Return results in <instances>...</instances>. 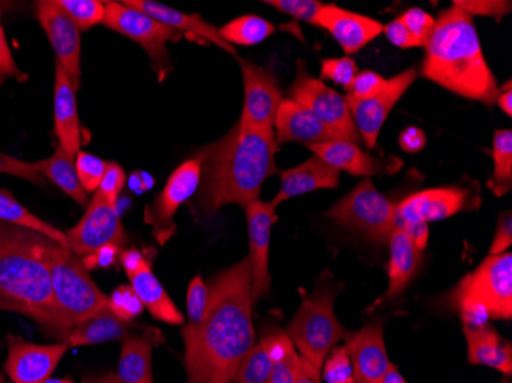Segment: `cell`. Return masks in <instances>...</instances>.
Returning <instances> with one entry per match:
<instances>
[{
	"mask_svg": "<svg viewBox=\"0 0 512 383\" xmlns=\"http://www.w3.org/2000/svg\"><path fill=\"white\" fill-rule=\"evenodd\" d=\"M209 292L203 321L183 328L188 383H232L255 345L249 258L218 273L209 284Z\"/></svg>",
	"mask_w": 512,
	"mask_h": 383,
	"instance_id": "1",
	"label": "cell"
},
{
	"mask_svg": "<svg viewBox=\"0 0 512 383\" xmlns=\"http://www.w3.org/2000/svg\"><path fill=\"white\" fill-rule=\"evenodd\" d=\"M275 132L258 131L238 120L220 141L200 152L198 207L206 215L229 204L246 209L260 200L261 189L276 174Z\"/></svg>",
	"mask_w": 512,
	"mask_h": 383,
	"instance_id": "2",
	"label": "cell"
},
{
	"mask_svg": "<svg viewBox=\"0 0 512 383\" xmlns=\"http://www.w3.org/2000/svg\"><path fill=\"white\" fill-rule=\"evenodd\" d=\"M424 46L421 73L425 79L463 99L496 105L499 85L483 56L470 14L456 5L442 11Z\"/></svg>",
	"mask_w": 512,
	"mask_h": 383,
	"instance_id": "3",
	"label": "cell"
},
{
	"mask_svg": "<svg viewBox=\"0 0 512 383\" xmlns=\"http://www.w3.org/2000/svg\"><path fill=\"white\" fill-rule=\"evenodd\" d=\"M45 241L34 230L0 223V299L7 311L33 319L40 330L59 339Z\"/></svg>",
	"mask_w": 512,
	"mask_h": 383,
	"instance_id": "4",
	"label": "cell"
},
{
	"mask_svg": "<svg viewBox=\"0 0 512 383\" xmlns=\"http://www.w3.org/2000/svg\"><path fill=\"white\" fill-rule=\"evenodd\" d=\"M43 256L50 269L56 311L57 341L65 342L69 333L97 311L108 307V296L92 281L82 258L66 246L46 238Z\"/></svg>",
	"mask_w": 512,
	"mask_h": 383,
	"instance_id": "5",
	"label": "cell"
},
{
	"mask_svg": "<svg viewBox=\"0 0 512 383\" xmlns=\"http://www.w3.org/2000/svg\"><path fill=\"white\" fill-rule=\"evenodd\" d=\"M341 285L321 282L315 292L304 296L295 318L287 325L286 334L299 356L321 370L325 357L336 344L347 339V330L335 315V299Z\"/></svg>",
	"mask_w": 512,
	"mask_h": 383,
	"instance_id": "6",
	"label": "cell"
},
{
	"mask_svg": "<svg viewBox=\"0 0 512 383\" xmlns=\"http://www.w3.org/2000/svg\"><path fill=\"white\" fill-rule=\"evenodd\" d=\"M327 217L376 243L388 244L396 229V206L376 189L370 178L362 180L336 203Z\"/></svg>",
	"mask_w": 512,
	"mask_h": 383,
	"instance_id": "7",
	"label": "cell"
},
{
	"mask_svg": "<svg viewBox=\"0 0 512 383\" xmlns=\"http://www.w3.org/2000/svg\"><path fill=\"white\" fill-rule=\"evenodd\" d=\"M105 7L103 25L143 46V50L151 57L158 76L165 77L171 69V57L166 45L169 40H180L183 34L157 22L143 11L126 5L125 2L112 0L105 2Z\"/></svg>",
	"mask_w": 512,
	"mask_h": 383,
	"instance_id": "8",
	"label": "cell"
},
{
	"mask_svg": "<svg viewBox=\"0 0 512 383\" xmlns=\"http://www.w3.org/2000/svg\"><path fill=\"white\" fill-rule=\"evenodd\" d=\"M289 99L310 109L338 140L352 141L355 145L361 143V135L353 122L344 95L307 73L301 60L296 68L295 80L289 88Z\"/></svg>",
	"mask_w": 512,
	"mask_h": 383,
	"instance_id": "9",
	"label": "cell"
},
{
	"mask_svg": "<svg viewBox=\"0 0 512 383\" xmlns=\"http://www.w3.org/2000/svg\"><path fill=\"white\" fill-rule=\"evenodd\" d=\"M453 298H467L490 313L491 319L512 316V255H490L457 285Z\"/></svg>",
	"mask_w": 512,
	"mask_h": 383,
	"instance_id": "10",
	"label": "cell"
},
{
	"mask_svg": "<svg viewBox=\"0 0 512 383\" xmlns=\"http://www.w3.org/2000/svg\"><path fill=\"white\" fill-rule=\"evenodd\" d=\"M201 164L203 161L200 154L180 164L172 172L165 189L146 206L145 223L151 226L152 235L160 246H165L175 235L177 226L174 218L181 204L197 194L201 181Z\"/></svg>",
	"mask_w": 512,
	"mask_h": 383,
	"instance_id": "11",
	"label": "cell"
},
{
	"mask_svg": "<svg viewBox=\"0 0 512 383\" xmlns=\"http://www.w3.org/2000/svg\"><path fill=\"white\" fill-rule=\"evenodd\" d=\"M66 247L77 256L97 252L109 244L123 247L126 232L123 229L117 204L96 192L86 206V213L73 229L66 230Z\"/></svg>",
	"mask_w": 512,
	"mask_h": 383,
	"instance_id": "12",
	"label": "cell"
},
{
	"mask_svg": "<svg viewBox=\"0 0 512 383\" xmlns=\"http://www.w3.org/2000/svg\"><path fill=\"white\" fill-rule=\"evenodd\" d=\"M36 16L50 40L60 63L74 89L79 91L82 80V39L74 20L57 4V0H39L36 4Z\"/></svg>",
	"mask_w": 512,
	"mask_h": 383,
	"instance_id": "13",
	"label": "cell"
},
{
	"mask_svg": "<svg viewBox=\"0 0 512 383\" xmlns=\"http://www.w3.org/2000/svg\"><path fill=\"white\" fill-rule=\"evenodd\" d=\"M244 79V106L240 122L258 131H273L276 112L283 102L275 76L263 66L241 60Z\"/></svg>",
	"mask_w": 512,
	"mask_h": 383,
	"instance_id": "14",
	"label": "cell"
},
{
	"mask_svg": "<svg viewBox=\"0 0 512 383\" xmlns=\"http://www.w3.org/2000/svg\"><path fill=\"white\" fill-rule=\"evenodd\" d=\"M416 79L417 69L408 68L404 73L388 79L385 88L370 99L358 100L345 95L353 122L368 149L375 148L379 132L391 109L402 99V95L410 89Z\"/></svg>",
	"mask_w": 512,
	"mask_h": 383,
	"instance_id": "15",
	"label": "cell"
},
{
	"mask_svg": "<svg viewBox=\"0 0 512 383\" xmlns=\"http://www.w3.org/2000/svg\"><path fill=\"white\" fill-rule=\"evenodd\" d=\"M7 344L4 370L11 383H45L50 380L69 348L65 342L31 344L13 334L8 336Z\"/></svg>",
	"mask_w": 512,
	"mask_h": 383,
	"instance_id": "16",
	"label": "cell"
},
{
	"mask_svg": "<svg viewBox=\"0 0 512 383\" xmlns=\"http://www.w3.org/2000/svg\"><path fill=\"white\" fill-rule=\"evenodd\" d=\"M471 203L480 204V198H473L465 187H437L421 190L402 200L396 206V224L422 221L447 220L462 210L470 209Z\"/></svg>",
	"mask_w": 512,
	"mask_h": 383,
	"instance_id": "17",
	"label": "cell"
},
{
	"mask_svg": "<svg viewBox=\"0 0 512 383\" xmlns=\"http://www.w3.org/2000/svg\"><path fill=\"white\" fill-rule=\"evenodd\" d=\"M247 229H249L250 255L247 256L252 269V299L261 301L270 292L269 255L270 236L276 221V207L272 203L258 200L246 207Z\"/></svg>",
	"mask_w": 512,
	"mask_h": 383,
	"instance_id": "18",
	"label": "cell"
},
{
	"mask_svg": "<svg viewBox=\"0 0 512 383\" xmlns=\"http://www.w3.org/2000/svg\"><path fill=\"white\" fill-rule=\"evenodd\" d=\"M348 356L352 359L356 383H382L391 367L384 342V327L379 322L368 324L347 336Z\"/></svg>",
	"mask_w": 512,
	"mask_h": 383,
	"instance_id": "19",
	"label": "cell"
},
{
	"mask_svg": "<svg viewBox=\"0 0 512 383\" xmlns=\"http://www.w3.org/2000/svg\"><path fill=\"white\" fill-rule=\"evenodd\" d=\"M315 157L335 167L336 171H344L356 177H373L379 174H393L402 167V161L396 157L381 160L362 151L359 145L352 141L332 140L324 143L306 145Z\"/></svg>",
	"mask_w": 512,
	"mask_h": 383,
	"instance_id": "20",
	"label": "cell"
},
{
	"mask_svg": "<svg viewBox=\"0 0 512 383\" xmlns=\"http://www.w3.org/2000/svg\"><path fill=\"white\" fill-rule=\"evenodd\" d=\"M316 27L329 31L347 54L358 53L384 31V25L379 20L336 5L322 7Z\"/></svg>",
	"mask_w": 512,
	"mask_h": 383,
	"instance_id": "21",
	"label": "cell"
},
{
	"mask_svg": "<svg viewBox=\"0 0 512 383\" xmlns=\"http://www.w3.org/2000/svg\"><path fill=\"white\" fill-rule=\"evenodd\" d=\"M273 131H275L278 146L289 141L312 145V143L338 140L310 109L290 99H284L279 105Z\"/></svg>",
	"mask_w": 512,
	"mask_h": 383,
	"instance_id": "22",
	"label": "cell"
},
{
	"mask_svg": "<svg viewBox=\"0 0 512 383\" xmlns=\"http://www.w3.org/2000/svg\"><path fill=\"white\" fill-rule=\"evenodd\" d=\"M125 4L143 11L152 19L178 31L183 36H192L194 39L217 45L221 50L227 51V53L240 60L235 46L230 45L220 36V28H215L211 23L204 22L197 14L181 13V11L174 10V8L160 4V2H154V0H125Z\"/></svg>",
	"mask_w": 512,
	"mask_h": 383,
	"instance_id": "23",
	"label": "cell"
},
{
	"mask_svg": "<svg viewBox=\"0 0 512 383\" xmlns=\"http://www.w3.org/2000/svg\"><path fill=\"white\" fill-rule=\"evenodd\" d=\"M76 89L65 69L56 62V86H54V132L59 146L76 157L82 151V128L77 111Z\"/></svg>",
	"mask_w": 512,
	"mask_h": 383,
	"instance_id": "24",
	"label": "cell"
},
{
	"mask_svg": "<svg viewBox=\"0 0 512 383\" xmlns=\"http://www.w3.org/2000/svg\"><path fill=\"white\" fill-rule=\"evenodd\" d=\"M339 184V171L313 155L309 160L292 167L281 175V187L270 203L278 207L284 201L318 189H335Z\"/></svg>",
	"mask_w": 512,
	"mask_h": 383,
	"instance_id": "25",
	"label": "cell"
},
{
	"mask_svg": "<svg viewBox=\"0 0 512 383\" xmlns=\"http://www.w3.org/2000/svg\"><path fill=\"white\" fill-rule=\"evenodd\" d=\"M163 341V333L157 328L125 339L115 380L119 383H154L152 350Z\"/></svg>",
	"mask_w": 512,
	"mask_h": 383,
	"instance_id": "26",
	"label": "cell"
},
{
	"mask_svg": "<svg viewBox=\"0 0 512 383\" xmlns=\"http://www.w3.org/2000/svg\"><path fill=\"white\" fill-rule=\"evenodd\" d=\"M149 328L135 325V322L123 321L109 310L108 307L97 311L96 315L85 319L69 333L65 344L69 348L85 347V345L105 344V342L125 341L134 334L145 333Z\"/></svg>",
	"mask_w": 512,
	"mask_h": 383,
	"instance_id": "27",
	"label": "cell"
},
{
	"mask_svg": "<svg viewBox=\"0 0 512 383\" xmlns=\"http://www.w3.org/2000/svg\"><path fill=\"white\" fill-rule=\"evenodd\" d=\"M467 336L468 361L473 365H485L500 373H512V347L500 336L493 325L470 330L463 328Z\"/></svg>",
	"mask_w": 512,
	"mask_h": 383,
	"instance_id": "28",
	"label": "cell"
},
{
	"mask_svg": "<svg viewBox=\"0 0 512 383\" xmlns=\"http://www.w3.org/2000/svg\"><path fill=\"white\" fill-rule=\"evenodd\" d=\"M390 262H388V301L405 292L411 279L421 266L422 253L402 230L394 229L390 241Z\"/></svg>",
	"mask_w": 512,
	"mask_h": 383,
	"instance_id": "29",
	"label": "cell"
},
{
	"mask_svg": "<svg viewBox=\"0 0 512 383\" xmlns=\"http://www.w3.org/2000/svg\"><path fill=\"white\" fill-rule=\"evenodd\" d=\"M131 287L142 301L143 307L148 308L152 318L169 325H183L184 316L165 287L158 281L151 267L131 278Z\"/></svg>",
	"mask_w": 512,
	"mask_h": 383,
	"instance_id": "30",
	"label": "cell"
},
{
	"mask_svg": "<svg viewBox=\"0 0 512 383\" xmlns=\"http://www.w3.org/2000/svg\"><path fill=\"white\" fill-rule=\"evenodd\" d=\"M34 166L37 167V171L46 180L56 184L68 197L73 198L77 204L88 206V194L83 190L79 177H77L76 161H74L73 155L68 154L65 149L59 146L50 158L37 161V163H34Z\"/></svg>",
	"mask_w": 512,
	"mask_h": 383,
	"instance_id": "31",
	"label": "cell"
},
{
	"mask_svg": "<svg viewBox=\"0 0 512 383\" xmlns=\"http://www.w3.org/2000/svg\"><path fill=\"white\" fill-rule=\"evenodd\" d=\"M0 223L34 230V232L45 235L46 238L53 239L56 243L66 246L65 232L34 215L5 189H0Z\"/></svg>",
	"mask_w": 512,
	"mask_h": 383,
	"instance_id": "32",
	"label": "cell"
},
{
	"mask_svg": "<svg viewBox=\"0 0 512 383\" xmlns=\"http://www.w3.org/2000/svg\"><path fill=\"white\" fill-rule=\"evenodd\" d=\"M275 31V25L269 20L255 14H246L220 28V36L232 46H253L269 39Z\"/></svg>",
	"mask_w": 512,
	"mask_h": 383,
	"instance_id": "33",
	"label": "cell"
},
{
	"mask_svg": "<svg viewBox=\"0 0 512 383\" xmlns=\"http://www.w3.org/2000/svg\"><path fill=\"white\" fill-rule=\"evenodd\" d=\"M494 172L486 186L497 197H503L512 189V132L502 129L494 135Z\"/></svg>",
	"mask_w": 512,
	"mask_h": 383,
	"instance_id": "34",
	"label": "cell"
},
{
	"mask_svg": "<svg viewBox=\"0 0 512 383\" xmlns=\"http://www.w3.org/2000/svg\"><path fill=\"white\" fill-rule=\"evenodd\" d=\"M273 359L266 339L261 338L258 344L250 348L235 374L232 383H269Z\"/></svg>",
	"mask_w": 512,
	"mask_h": 383,
	"instance_id": "35",
	"label": "cell"
},
{
	"mask_svg": "<svg viewBox=\"0 0 512 383\" xmlns=\"http://www.w3.org/2000/svg\"><path fill=\"white\" fill-rule=\"evenodd\" d=\"M57 4L74 20L80 31L91 30L105 20V2L100 0H57Z\"/></svg>",
	"mask_w": 512,
	"mask_h": 383,
	"instance_id": "36",
	"label": "cell"
},
{
	"mask_svg": "<svg viewBox=\"0 0 512 383\" xmlns=\"http://www.w3.org/2000/svg\"><path fill=\"white\" fill-rule=\"evenodd\" d=\"M108 308L117 318L128 322H134L145 310L131 285H119L111 296H108Z\"/></svg>",
	"mask_w": 512,
	"mask_h": 383,
	"instance_id": "37",
	"label": "cell"
},
{
	"mask_svg": "<svg viewBox=\"0 0 512 383\" xmlns=\"http://www.w3.org/2000/svg\"><path fill=\"white\" fill-rule=\"evenodd\" d=\"M106 161L89 152L80 151L76 155V171L80 184L86 194H96L102 183L103 175L106 171Z\"/></svg>",
	"mask_w": 512,
	"mask_h": 383,
	"instance_id": "38",
	"label": "cell"
},
{
	"mask_svg": "<svg viewBox=\"0 0 512 383\" xmlns=\"http://www.w3.org/2000/svg\"><path fill=\"white\" fill-rule=\"evenodd\" d=\"M358 74V65L352 57L325 59L321 63V79L332 80L347 91Z\"/></svg>",
	"mask_w": 512,
	"mask_h": 383,
	"instance_id": "39",
	"label": "cell"
},
{
	"mask_svg": "<svg viewBox=\"0 0 512 383\" xmlns=\"http://www.w3.org/2000/svg\"><path fill=\"white\" fill-rule=\"evenodd\" d=\"M266 4L312 25L318 23L319 11L324 7L318 0H266Z\"/></svg>",
	"mask_w": 512,
	"mask_h": 383,
	"instance_id": "40",
	"label": "cell"
},
{
	"mask_svg": "<svg viewBox=\"0 0 512 383\" xmlns=\"http://www.w3.org/2000/svg\"><path fill=\"white\" fill-rule=\"evenodd\" d=\"M324 380L327 383H341L353 379L352 359L347 348H333L324 361Z\"/></svg>",
	"mask_w": 512,
	"mask_h": 383,
	"instance_id": "41",
	"label": "cell"
},
{
	"mask_svg": "<svg viewBox=\"0 0 512 383\" xmlns=\"http://www.w3.org/2000/svg\"><path fill=\"white\" fill-rule=\"evenodd\" d=\"M209 285L203 281L201 276H195L189 284L188 290V319L189 324H200L209 307Z\"/></svg>",
	"mask_w": 512,
	"mask_h": 383,
	"instance_id": "42",
	"label": "cell"
},
{
	"mask_svg": "<svg viewBox=\"0 0 512 383\" xmlns=\"http://www.w3.org/2000/svg\"><path fill=\"white\" fill-rule=\"evenodd\" d=\"M399 19L402 20L404 27L407 28L417 46L425 45L431 31H433L434 23H436V19L431 14L425 13L421 8H411L407 13L402 14Z\"/></svg>",
	"mask_w": 512,
	"mask_h": 383,
	"instance_id": "43",
	"label": "cell"
},
{
	"mask_svg": "<svg viewBox=\"0 0 512 383\" xmlns=\"http://www.w3.org/2000/svg\"><path fill=\"white\" fill-rule=\"evenodd\" d=\"M453 5L473 16L494 17L499 22L505 14L511 11L509 0H456Z\"/></svg>",
	"mask_w": 512,
	"mask_h": 383,
	"instance_id": "44",
	"label": "cell"
},
{
	"mask_svg": "<svg viewBox=\"0 0 512 383\" xmlns=\"http://www.w3.org/2000/svg\"><path fill=\"white\" fill-rule=\"evenodd\" d=\"M0 174L11 175V177L22 178L37 186H46V178L37 171L34 163L19 160L11 155L0 152Z\"/></svg>",
	"mask_w": 512,
	"mask_h": 383,
	"instance_id": "45",
	"label": "cell"
},
{
	"mask_svg": "<svg viewBox=\"0 0 512 383\" xmlns=\"http://www.w3.org/2000/svg\"><path fill=\"white\" fill-rule=\"evenodd\" d=\"M387 85V79L375 71H362L356 74L350 88L347 89V97L352 99H370L373 95L379 94Z\"/></svg>",
	"mask_w": 512,
	"mask_h": 383,
	"instance_id": "46",
	"label": "cell"
},
{
	"mask_svg": "<svg viewBox=\"0 0 512 383\" xmlns=\"http://www.w3.org/2000/svg\"><path fill=\"white\" fill-rule=\"evenodd\" d=\"M299 353L292 348L289 353L273 361L270 371L269 383H296L298 382Z\"/></svg>",
	"mask_w": 512,
	"mask_h": 383,
	"instance_id": "47",
	"label": "cell"
},
{
	"mask_svg": "<svg viewBox=\"0 0 512 383\" xmlns=\"http://www.w3.org/2000/svg\"><path fill=\"white\" fill-rule=\"evenodd\" d=\"M125 183L126 174L123 171V167L119 163H108L106 164L105 175H103L102 183H100L97 192H100L106 200L117 204Z\"/></svg>",
	"mask_w": 512,
	"mask_h": 383,
	"instance_id": "48",
	"label": "cell"
},
{
	"mask_svg": "<svg viewBox=\"0 0 512 383\" xmlns=\"http://www.w3.org/2000/svg\"><path fill=\"white\" fill-rule=\"evenodd\" d=\"M7 79L19 80L25 82L28 79L27 74H23L14 60L11 53L10 45H8L7 36H5L4 27L0 22V85Z\"/></svg>",
	"mask_w": 512,
	"mask_h": 383,
	"instance_id": "49",
	"label": "cell"
},
{
	"mask_svg": "<svg viewBox=\"0 0 512 383\" xmlns=\"http://www.w3.org/2000/svg\"><path fill=\"white\" fill-rule=\"evenodd\" d=\"M120 252H122V246L109 244L97 252L80 256V258H82L83 266L89 272V270L108 269V267L114 266L115 262L119 261Z\"/></svg>",
	"mask_w": 512,
	"mask_h": 383,
	"instance_id": "50",
	"label": "cell"
},
{
	"mask_svg": "<svg viewBox=\"0 0 512 383\" xmlns=\"http://www.w3.org/2000/svg\"><path fill=\"white\" fill-rule=\"evenodd\" d=\"M512 244V217L511 213H503L497 224L496 236L490 247V255H502Z\"/></svg>",
	"mask_w": 512,
	"mask_h": 383,
	"instance_id": "51",
	"label": "cell"
},
{
	"mask_svg": "<svg viewBox=\"0 0 512 383\" xmlns=\"http://www.w3.org/2000/svg\"><path fill=\"white\" fill-rule=\"evenodd\" d=\"M396 229L402 230L411 239V243L421 252L427 249L428 238H430V227H428L427 223H422V221L398 223L396 224Z\"/></svg>",
	"mask_w": 512,
	"mask_h": 383,
	"instance_id": "52",
	"label": "cell"
},
{
	"mask_svg": "<svg viewBox=\"0 0 512 383\" xmlns=\"http://www.w3.org/2000/svg\"><path fill=\"white\" fill-rule=\"evenodd\" d=\"M119 261L123 269H125L126 275L129 276V279L134 278L138 273L151 267L149 259H146V256L138 249L122 250V252H120Z\"/></svg>",
	"mask_w": 512,
	"mask_h": 383,
	"instance_id": "53",
	"label": "cell"
},
{
	"mask_svg": "<svg viewBox=\"0 0 512 383\" xmlns=\"http://www.w3.org/2000/svg\"><path fill=\"white\" fill-rule=\"evenodd\" d=\"M382 33H385L390 43L398 46V48H416L417 46V43L414 42L413 37L410 36V33H408L407 28L404 27V23H402L399 17L385 25Z\"/></svg>",
	"mask_w": 512,
	"mask_h": 383,
	"instance_id": "54",
	"label": "cell"
},
{
	"mask_svg": "<svg viewBox=\"0 0 512 383\" xmlns=\"http://www.w3.org/2000/svg\"><path fill=\"white\" fill-rule=\"evenodd\" d=\"M399 145L408 154H417L427 146V135L422 129L410 126L399 135Z\"/></svg>",
	"mask_w": 512,
	"mask_h": 383,
	"instance_id": "55",
	"label": "cell"
},
{
	"mask_svg": "<svg viewBox=\"0 0 512 383\" xmlns=\"http://www.w3.org/2000/svg\"><path fill=\"white\" fill-rule=\"evenodd\" d=\"M296 383H321V370L304 357H299L298 382Z\"/></svg>",
	"mask_w": 512,
	"mask_h": 383,
	"instance_id": "56",
	"label": "cell"
},
{
	"mask_svg": "<svg viewBox=\"0 0 512 383\" xmlns=\"http://www.w3.org/2000/svg\"><path fill=\"white\" fill-rule=\"evenodd\" d=\"M512 83L511 80L506 82V85L503 88L499 89V94H497L496 103L503 112H505L508 117L512 115Z\"/></svg>",
	"mask_w": 512,
	"mask_h": 383,
	"instance_id": "57",
	"label": "cell"
},
{
	"mask_svg": "<svg viewBox=\"0 0 512 383\" xmlns=\"http://www.w3.org/2000/svg\"><path fill=\"white\" fill-rule=\"evenodd\" d=\"M382 383H407V380L402 377V374L399 373L398 368L394 367V365H391V367L388 368L387 374H385Z\"/></svg>",
	"mask_w": 512,
	"mask_h": 383,
	"instance_id": "58",
	"label": "cell"
},
{
	"mask_svg": "<svg viewBox=\"0 0 512 383\" xmlns=\"http://www.w3.org/2000/svg\"><path fill=\"white\" fill-rule=\"evenodd\" d=\"M0 383H11V382H7V380L4 379V376H2V374H0ZM45 383H76V382H73V380H68V379H53V377H51V379L46 380Z\"/></svg>",
	"mask_w": 512,
	"mask_h": 383,
	"instance_id": "59",
	"label": "cell"
},
{
	"mask_svg": "<svg viewBox=\"0 0 512 383\" xmlns=\"http://www.w3.org/2000/svg\"><path fill=\"white\" fill-rule=\"evenodd\" d=\"M82 383H103V376H89L83 379Z\"/></svg>",
	"mask_w": 512,
	"mask_h": 383,
	"instance_id": "60",
	"label": "cell"
},
{
	"mask_svg": "<svg viewBox=\"0 0 512 383\" xmlns=\"http://www.w3.org/2000/svg\"><path fill=\"white\" fill-rule=\"evenodd\" d=\"M103 383H119L115 380L114 374H103Z\"/></svg>",
	"mask_w": 512,
	"mask_h": 383,
	"instance_id": "61",
	"label": "cell"
},
{
	"mask_svg": "<svg viewBox=\"0 0 512 383\" xmlns=\"http://www.w3.org/2000/svg\"><path fill=\"white\" fill-rule=\"evenodd\" d=\"M0 311H7V305H5V302L0 299Z\"/></svg>",
	"mask_w": 512,
	"mask_h": 383,
	"instance_id": "62",
	"label": "cell"
},
{
	"mask_svg": "<svg viewBox=\"0 0 512 383\" xmlns=\"http://www.w3.org/2000/svg\"><path fill=\"white\" fill-rule=\"evenodd\" d=\"M341 383H356V380L355 379H348V380H345V382H341Z\"/></svg>",
	"mask_w": 512,
	"mask_h": 383,
	"instance_id": "63",
	"label": "cell"
},
{
	"mask_svg": "<svg viewBox=\"0 0 512 383\" xmlns=\"http://www.w3.org/2000/svg\"><path fill=\"white\" fill-rule=\"evenodd\" d=\"M2 10H4V4H0V16H2Z\"/></svg>",
	"mask_w": 512,
	"mask_h": 383,
	"instance_id": "64",
	"label": "cell"
}]
</instances>
